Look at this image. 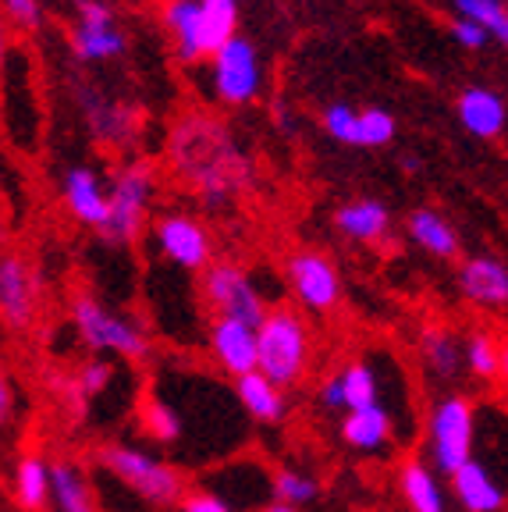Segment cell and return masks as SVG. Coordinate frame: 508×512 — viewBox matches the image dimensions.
I'll return each mask as SVG.
<instances>
[{"mask_svg":"<svg viewBox=\"0 0 508 512\" xmlns=\"http://www.w3.org/2000/svg\"><path fill=\"white\" fill-rule=\"evenodd\" d=\"M139 424H143V431L150 434L157 445H175L185 431L182 413H178L175 406H167L164 399H146L143 409H139Z\"/></svg>","mask_w":508,"mask_h":512,"instance_id":"obj_30","label":"cell"},{"mask_svg":"<svg viewBox=\"0 0 508 512\" xmlns=\"http://www.w3.org/2000/svg\"><path fill=\"white\" fill-rule=\"evenodd\" d=\"M501 381L508 384V342L501 345Z\"/></svg>","mask_w":508,"mask_h":512,"instance_id":"obj_40","label":"cell"},{"mask_svg":"<svg viewBox=\"0 0 508 512\" xmlns=\"http://www.w3.org/2000/svg\"><path fill=\"white\" fill-rule=\"evenodd\" d=\"M11 502L18 512H47L54 505V463L43 452H22L11 463Z\"/></svg>","mask_w":508,"mask_h":512,"instance_id":"obj_15","label":"cell"},{"mask_svg":"<svg viewBox=\"0 0 508 512\" xmlns=\"http://www.w3.org/2000/svg\"><path fill=\"white\" fill-rule=\"evenodd\" d=\"M210 356L221 367V374H228L231 381L260 370V335L256 324L235 317H214L210 320Z\"/></svg>","mask_w":508,"mask_h":512,"instance_id":"obj_12","label":"cell"},{"mask_svg":"<svg viewBox=\"0 0 508 512\" xmlns=\"http://www.w3.org/2000/svg\"><path fill=\"white\" fill-rule=\"evenodd\" d=\"M214 89L221 100L228 104H246L253 100L256 89H260V61H256V50L246 40H235L214 54Z\"/></svg>","mask_w":508,"mask_h":512,"instance_id":"obj_13","label":"cell"},{"mask_svg":"<svg viewBox=\"0 0 508 512\" xmlns=\"http://www.w3.org/2000/svg\"><path fill=\"white\" fill-rule=\"evenodd\" d=\"M395 136V118L388 111H363L359 114V146H384Z\"/></svg>","mask_w":508,"mask_h":512,"instance_id":"obj_33","label":"cell"},{"mask_svg":"<svg viewBox=\"0 0 508 512\" xmlns=\"http://www.w3.org/2000/svg\"><path fill=\"white\" fill-rule=\"evenodd\" d=\"M153 239H157L160 256L182 271H207L214 264L210 232L192 214H164L153 224Z\"/></svg>","mask_w":508,"mask_h":512,"instance_id":"obj_9","label":"cell"},{"mask_svg":"<svg viewBox=\"0 0 508 512\" xmlns=\"http://www.w3.org/2000/svg\"><path fill=\"white\" fill-rule=\"evenodd\" d=\"M11 402H15V392H11V381L4 377L0 381V420L4 424H11Z\"/></svg>","mask_w":508,"mask_h":512,"instance_id":"obj_38","label":"cell"},{"mask_svg":"<svg viewBox=\"0 0 508 512\" xmlns=\"http://www.w3.org/2000/svg\"><path fill=\"white\" fill-rule=\"evenodd\" d=\"M4 4H8V11L15 15V22H22V25L40 22V8H36V0H4Z\"/></svg>","mask_w":508,"mask_h":512,"instance_id":"obj_37","label":"cell"},{"mask_svg":"<svg viewBox=\"0 0 508 512\" xmlns=\"http://www.w3.org/2000/svg\"><path fill=\"white\" fill-rule=\"evenodd\" d=\"M111 381H114L111 360H104V356H93V360L82 363V367L75 370L72 381L64 384V395H68V399H75L82 406V402L96 399V395H104L107 388H111Z\"/></svg>","mask_w":508,"mask_h":512,"instance_id":"obj_31","label":"cell"},{"mask_svg":"<svg viewBox=\"0 0 508 512\" xmlns=\"http://www.w3.org/2000/svg\"><path fill=\"white\" fill-rule=\"evenodd\" d=\"M452 32H455V40H459L462 47H469V50H480V47H484V40H487V29H480V25L469 22V18H459V22L452 25Z\"/></svg>","mask_w":508,"mask_h":512,"instance_id":"obj_36","label":"cell"},{"mask_svg":"<svg viewBox=\"0 0 508 512\" xmlns=\"http://www.w3.org/2000/svg\"><path fill=\"white\" fill-rule=\"evenodd\" d=\"M420 360L434 381H455L466 370V338L445 324H430L420 331Z\"/></svg>","mask_w":508,"mask_h":512,"instance_id":"obj_23","label":"cell"},{"mask_svg":"<svg viewBox=\"0 0 508 512\" xmlns=\"http://www.w3.org/2000/svg\"><path fill=\"white\" fill-rule=\"evenodd\" d=\"M96 463L104 466L118 484H125L139 502L153 505V509H171L185 498L189 484L185 473L175 463L153 456L143 445L132 441H107L96 448Z\"/></svg>","mask_w":508,"mask_h":512,"instance_id":"obj_1","label":"cell"},{"mask_svg":"<svg viewBox=\"0 0 508 512\" xmlns=\"http://www.w3.org/2000/svg\"><path fill=\"white\" fill-rule=\"evenodd\" d=\"M260 370L281 388H295L306 381L313 367V328L292 306H270L260 320Z\"/></svg>","mask_w":508,"mask_h":512,"instance_id":"obj_2","label":"cell"},{"mask_svg":"<svg viewBox=\"0 0 508 512\" xmlns=\"http://www.w3.org/2000/svg\"><path fill=\"white\" fill-rule=\"evenodd\" d=\"M235 399H239V406L246 409L249 420H256V424H263V427L285 424L288 392L278 381H270L263 370H253V374L235 381Z\"/></svg>","mask_w":508,"mask_h":512,"instance_id":"obj_22","label":"cell"},{"mask_svg":"<svg viewBox=\"0 0 508 512\" xmlns=\"http://www.w3.org/2000/svg\"><path fill=\"white\" fill-rule=\"evenodd\" d=\"M0 310L8 328H29L36 317V274L22 256H4L0 264Z\"/></svg>","mask_w":508,"mask_h":512,"instance_id":"obj_19","label":"cell"},{"mask_svg":"<svg viewBox=\"0 0 508 512\" xmlns=\"http://www.w3.org/2000/svg\"><path fill=\"white\" fill-rule=\"evenodd\" d=\"M54 512H104L89 473L72 459H54Z\"/></svg>","mask_w":508,"mask_h":512,"instance_id":"obj_24","label":"cell"},{"mask_svg":"<svg viewBox=\"0 0 508 512\" xmlns=\"http://www.w3.org/2000/svg\"><path fill=\"white\" fill-rule=\"evenodd\" d=\"M338 438L345 448L359 452V456H377V452H388L395 445V416L384 406L356 409V413H345L338 420Z\"/></svg>","mask_w":508,"mask_h":512,"instance_id":"obj_17","label":"cell"},{"mask_svg":"<svg viewBox=\"0 0 508 512\" xmlns=\"http://www.w3.org/2000/svg\"><path fill=\"white\" fill-rule=\"evenodd\" d=\"M178 512H235V509H231L228 498L217 495V491H210V488H189V491H185L182 502H178Z\"/></svg>","mask_w":508,"mask_h":512,"instance_id":"obj_35","label":"cell"},{"mask_svg":"<svg viewBox=\"0 0 508 512\" xmlns=\"http://www.w3.org/2000/svg\"><path fill=\"white\" fill-rule=\"evenodd\" d=\"M452 498L462 512H505L508 509V484L484 463L473 456L452 473Z\"/></svg>","mask_w":508,"mask_h":512,"instance_id":"obj_14","label":"cell"},{"mask_svg":"<svg viewBox=\"0 0 508 512\" xmlns=\"http://www.w3.org/2000/svg\"><path fill=\"white\" fill-rule=\"evenodd\" d=\"M153 196V175L150 168H128L118 175V182L111 185V224L104 228V235L111 242H132L143 232L146 210H150Z\"/></svg>","mask_w":508,"mask_h":512,"instance_id":"obj_10","label":"cell"},{"mask_svg":"<svg viewBox=\"0 0 508 512\" xmlns=\"http://www.w3.org/2000/svg\"><path fill=\"white\" fill-rule=\"evenodd\" d=\"M395 488L409 512H448V495L441 488L437 466L423 456H405L395 466Z\"/></svg>","mask_w":508,"mask_h":512,"instance_id":"obj_16","label":"cell"},{"mask_svg":"<svg viewBox=\"0 0 508 512\" xmlns=\"http://www.w3.org/2000/svg\"><path fill=\"white\" fill-rule=\"evenodd\" d=\"M72 324L79 331L82 345L93 356H118L125 363H150L153 338L139 320L125 317L114 306L100 303L93 296L72 299Z\"/></svg>","mask_w":508,"mask_h":512,"instance_id":"obj_4","label":"cell"},{"mask_svg":"<svg viewBox=\"0 0 508 512\" xmlns=\"http://www.w3.org/2000/svg\"><path fill=\"white\" fill-rule=\"evenodd\" d=\"M175 157L196 189L214 203L242 185V157L224 143V132L217 136V128L207 121H189L178 132Z\"/></svg>","mask_w":508,"mask_h":512,"instance_id":"obj_3","label":"cell"},{"mask_svg":"<svg viewBox=\"0 0 508 512\" xmlns=\"http://www.w3.org/2000/svg\"><path fill=\"white\" fill-rule=\"evenodd\" d=\"M288 288H292L295 303L313 317H327L342 303V274L331 256L320 249H299L285 267Z\"/></svg>","mask_w":508,"mask_h":512,"instance_id":"obj_7","label":"cell"},{"mask_svg":"<svg viewBox=\"0 0 508 512\" xmlns=\"http://www.w3.org/2000/svg\"><path fill=\"white\" fill-rule=\"evenodd\" d=\"M64 203L72 210V217L89 228L104 232L111 224V192L100 185V178L89 168H72L64 178Z\"/></svg>","mask_w":508,"mask_h":512,"instance_id":"obj_20","label":"cell"},{"mask_svg":"<svg viewBox=\"0 0 508 512\" xmlns=\"http://www.w3.org/2000/svg\"><path fill=\"white\" fill-rule=\"evenodd\" d=\"M501 345L487 328H473L466 335V374L477 381H501Z\"/></svg>","mask_w":508,"mask_h":512,"instance_id":"obj_29","label":"cell"},{"mask_svg":"<svg viewBox=\"0 0 508 512\" xmlns=\"http://www.w3.org/2000/svg\"><path fill=\"white\" fill-rule=\"evenodd\" d=\"M388 224H391L388 207H384V203H377V200L345 203V207H338V214H334V228H338V232H342L345 239H352V242L384 239Z\"/></svg>","mask_w":508,"mask_h":512,"instance_id":"obj_25","label":"cell"},{"mask_svg":"<svg viewBox=\"0 0 508 512\" xmlns=\"http://www.w3.org/2000/svg\"><path fill=\"white\" fill-rule=\"evenodd\" d=\"M270 495L274 502L292 505V509H306L320 498V480L302 466H278L270 473Z\"/></svg>","mask_w":508,"mask_h":512,"instance_id":"obj_28","label":"cell"},{"mask_svg":"<svg viewBox=\"0 0 508 512\" xmlns=\"http://www.w3.org/2000/svg\"><path fill=\"white\" fill-rule=\"evenodd\" d=\"M459 292L473 306L505 310L508 306V264L498 256H469L459 267Z\"/></svg>","mask_w":508,"mask_h":512,"instance_id":"obj_18","label":"cell"},{"mask_svg":"<svg viewBox=\"0 0 508 512\" xmlns=\"http://www.w3.org/2000/svg\"><path fill=\"white\" fill-rule=\"evenodd\" d=\"M256 512H302V509H292V505H281V502H267V505H260Z\"/></svg>","mask_w":508,"mask_h":512,"instance_id":"obj_39","label":"cell"},{"mask_svg":"<svg viewBox=\"0 0 508 512\" xmlns=\"http://www.w3.org/2000/svg\"><path fill=\"white\" fill-rule=\"evenodd\" d=\"M239 8L235 0H171L167 4V29L175 32L182 57L221 54L235 40Z\"/></svg>","mask_w":508,"mask_h":512,"instance_id":"obj_6","label":"cell"},{"mask_svg":"<svg viewBox=\"0 0 508 512\" xmlns=\"http://www.w3.org/2000/svg\"><path fill=\"white\" fill-rule=\"evenodd\" d=\"M480 406L466 392H448L434 402L427 416V452L437 473L452 477L462 463L477 456Z\"/></svg>","mask_w":508,"mask_h":512,"instance_id":"obj_5","label":"cell"},{"mask_svg":"<svg viewBox=\"0 0 508 512\" xmlns=\"http://www.w3.org/2000/svg\"><path fill=\"white\" fill-rule=\"evenodd\" d=\"M327 132H331L338 143H349V146H359V114L345 104H334L327 107Z\"/></svg>","mask_w":508,"mask_h":512,"instance_id":"obj_34","label":"cell"},{"mask_svg":"<svg viewBox=\"0 0 508 512\" xmlns=\"http://www.w3.org/2000/svg\"><path fill=\"white\" fill-rule=\"evenodd\" d=\"M455 8L462 11V18L477 22L480 29H487V36L508 47V8H501L498 0H455Z\"/></svg>","mask_w":508,"mask_h":512,"instance_id":"obj_32","label":"cell"},{"mask_svg":"<svg viewBox=\"0 0 508 512\" xmlns=\"http://www.w3.org/2000/svg\"><path fill=\"white\" fill-rule=\"evenodd\" d=\"M317 402L327 413H356L381 406V377L366 360H349L338 374H327L317 388Z\"/></svg>","mask_w":508,"mask_h":512,"instance_id":"obj_11","label":"cell"},{"mask_svg":"<svg viewBox=\"0 0 508 512\" xmlns=\"http://www.w3.org/2000/svg\"><path fill=\"white\" fill-rule=\"evenodd\" d=\"M82 22L75 29V54L89 57V61H100V57H114L125 50V40L121 32L114 29L111 8L100 4V0H82L79 8Z\"/></svg>","mask_w":508,"mask_h":512,"instance_id":"obj_21","label":"cell"},{"mask_svg":"<svg viewBox=\"0 0 508 512\" xmlns=\"http://www.w3.org/2000/svg\"><path fill=\"white\" fill-rule=\"evenodd\" d=\"M459 118L473 136L494 139L505 128V104L491 89H466L459 100Z\"/></svg>","mask_w":508,"mask_h":512,"instance_id":"obj_27","label":"cell"},{"mask_svg":"<svg viewBox=\"0 0 508 512\" xmlns=\"http://www.w3.org/2000/svg\"><path fill=\"white\" fill-rule=\"evenodd\" d=\"M199 288H203V299L214 310V317H235V320H246V324H256V328L267 317V306H263L253 278L239 264H228V260L210 264L203 271Z\"/></svg>","mask_w":508,"mask_h":512,"instance_id":"obj_8","label":"cell"},{"mask_svg":"<svg viewBox=\"0 0 508 512\" xmlns=\"http://www.w3.org/2000/svg\"><path fill=\"white\" fill-rule=\"evenodd\" d=\"M409 239L437 260H452L459 253V235L448 224V217H441L437 210H413L409 214Z\"/></svg>","mask_w":508,"mask_h":512,"instance_id":"obj_26","label":"cell"}]
</instances>
